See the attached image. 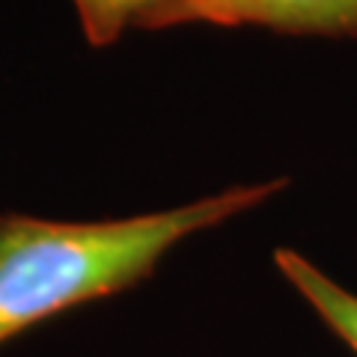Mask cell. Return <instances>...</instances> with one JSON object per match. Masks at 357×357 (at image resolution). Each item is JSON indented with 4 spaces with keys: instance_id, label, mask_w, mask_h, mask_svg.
I'll use <instances>...</instances> for the list:
<instances>
[{
    "instance_id": "1",
    "label": "cell",
    "mask_w": 357,
    "mask_h": 357,
    "mask_svg": "<svg viewBox=\"0 0 357 357\" xmlns=\"http://www.w3.org/2000/svg\"><path fill=\"white\" fill-rule=\"evenodd\" d=\"M283 188L286 178L241 182L114 220L0 215V345L45 319L143 283L176 244L248 215Z\"/></svg>"
},
{
    "instance_id": "2",
    "label": "cell",
    "mask_w": 357,
    "mask_h": 357,
    "mask_svg": "<svg viewBox=\"0 0 357 357\" xmlns=\"http://www.w3.org/2000/svg\"><path fill=\"white\" fill-rule=\"evenodd\" d=\"M182 24L265 27L286 36L357 39V0H170L143 21V30Z\"/></svg>"
},
{
    "instance_id": "3",
    "label": "cell",
    "mask_w": 357,
    "mask_h": 357,
    "mask_svg": "<svg viewBox=\"0 0 357 357\" xmlns=\"http://www.w3.org/2000/svg\"><path fill=\"white\" fill-rule=\"evenodd\" d=\"M274 265L286 277V283L319 312V319L357 354V295L340 286L298 250L277 248Z\"/></svg>"
},
{
    "instance_id": "4",
    "label": "cell",
    "mask_w": 357,
    "mask_h": 357,
    "mask_svg": "<svg viewBox=\"0 0 357 357\" xmlns=\"http://www.w3.org/2000/svg\"><path fill=\"white\" fill-rule=\"evenodd\" d=\"M84 39L93 48H110L122 39V33L140 27L155 9L170 0H72Z\"/></svg>"
}]
</instances>
